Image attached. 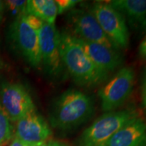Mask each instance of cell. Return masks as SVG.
<instances>
[{"mask_svg": "<svg viewBox=\"0 0 146 146\" xmlns=\"http://www.w3.org/2000/svg\"><path fill=\"white\" fill-rule=\"evenodd\" d=\"M59 49L63 66L75 82L84 86H96L107 79L109 74L94 64L73 33H60Z\"/></svg>", "mask_w": 146, "mask_h": 146, "instance_id": "6da1fadb", "label": "cell"}, {"mask_svg": "<svg viewBox=\"0 0 146 146\" xmlns=\"http://www.w3.org/2000/svg\"><path fill=\"white\" fill-rule=\"evenodd\" d=\"M94 110V102L89 95L76 89H68L54 101L50 123L55 128L72 129L89 119Z\"/></svg>", "mask_w": 146, "mask_h": 146, "instance_id": "7a4b0ae2", "label": "cell"}, {"mask_svg": "<svg viewBox=\"0 0 146 146\" xmlns=\"http://www.w3.org/2000/svg\"><path fill=\"white\" fill-rule=\"evenodd\" d=\"M135 109L106 112L84 131L78 146H107L110 138L127 123L139 116Z\"/></svg>", "mask_w": 146, "mask_h": 146, "instance_id": "3957f363", "label": "cell"}, {"mask_svg": "<svg viewBox=\"0 0 146 146\" xmlns=\"http://www.w3.org/2000/svg\"><path fill=\"white\" fill-rule=\"evenodd\" d=\"M90 11L117 50L129 45V32L125 17L109 2H95Z\"/></svg>", "mask_w": 146, "mask_h": 146, "instance_id": "277c9868", "label": "cell"}, {"mask_svg": "<svg viewBox=\"0 0 146 146\" xmlns=\"http://www.w3.org/2000/svg\"><path fill=\"white\" fill-rule=\"evenodd\" d=\"M135 83V72L130 67L119 70L98 92L102 109L105 112L114 111L130 98Z\"/></svg>", "mask_w": 146, "mask_h": 146, "instance_id": "5b68a950", "label": "cell"}, {"mask_svg": "<svg viewBox=\"0 0 146 146\" xmlns=\"http://www.w3.org/2000/svg\"><path fill=\"white\" fill-rule=\"evenodd\" d=\"M0 104L12 123L36 111L31 95L20 83H0Z\"/></svg>", "mask_w": 146, "mask_h": 146, "instance_id": "8992f818", "label": "cell"}, {"mask_svg": "<svg viewBox=\"0 0 146 146\" xmlns=\"http://www.w3.org/2000/svg\"><path fill=\"white\" fill-rule=\"evenodd\" d=\"M10 35L16 49L27 63L33 68H39L42 58L38 31L29 25L25 15L16 16L11 26Z\"/></svg>", "mask_w": 146, "mask_h": 146, "instance_id": "52a82bcc", "label": "cell"}, {"mask_svg": "<svg viewBox=\"0 0 146 146\" xmlns=\"http://www.w3.org/2000/svg\"><path fill=\"white\" fill-rule=\"evenodd\" d=\"M68 16L74 32L73 35L87 42L99 43L115 49L90 11L73 8L68 12Z\"/></svg>", "mask_w": 146, "mask_h": 146, "instance_id": "ba28073f", "label": "cell"}, {"mask_svg": "<svg viewBox=\"0 0 146 146\" xmlns=\"http://www.w3.org/2000/svg\"><path fill=\"white\" fill-rule=\"evenodd\" d=\"M59 35L60 32L55 25L48 23H44L38 31L42 64L51 76H58L63 68L60 57Z\"/></svg>", "mask_w": 146, "mask_h": 146, "instance_id": "9c48e42d", "label": "cell"}, {"mask_svg": "<svg viewBox=\"0 0 146 146\" xmlns=\"http://www.w3.org/2000/svg\"><path fill=\"white\" fill-rule=\"evenodd\" d=\"M14 127V137L33 145H42L52 136V131L42 115L33 112L17 121Z\"/></svg>", "mask_w": 146, "mask_h": 146, "instance_id": "30bf717a", "label": "cell"}, {"mask_svg": "<svg viewBox=\"0 0 146 146\" xmlns=\"http://www.w3.org/2000/svg\"><path fill=\"white\" fill-rule=\"evenodd\" d=\"M78 39L94 64L107 74L114 72L123 63L122 56L117 50L99 43Z\"/></svg>", "mask_w": 146, "mask_h": 146, "instance_id": "8fae6325", "label": "cell"}, {"mask_svg": "<svg viewBox=\"0 0 146 146\" xmlns=\"http://www.w3.org/2000/svg\"><path fill=\"white\" fill-rule=\"evenodd\" d=\"M107 146H146V119L139 115L127 123L110 138Z\"/></svg>", "mask_w": 146, "mask_h": 146, "instance_id": "7c38bea8", "label": "cell"}, {"mask_svg": "<svg viewBox=\"0 0 146 146\" xmlns=\"http://www.w3.org/2000/svg\"><path fill=\"white\" fill-rule=\"evenodd\" d=\"M109 3L126 16L133 28L146 31V0H114Z\"/></svg>", "mask_w": 146, "mask_h": 146, "instance_id": "4fadbf2b", "label": "cell"}, {"mask_svg": "<svg viewBox=\"0 0 146 146\" xmlns=\"http://www.w3.org/2000/svg\"><path fill=\"white\" fill-rule=\"evenodd\" d=\"M25 15L41 19L44 23L54 25L58 13L57 5L53 0H28Z\"/></svg>", "mask_w": 146, "mask_h": 146, "instance_id": "5bb4252c", "label": "cell"}, {"mask_svg": "<svg viewBox=\"0 0 146 146\" xmlns=\"http://www.w3.org/2000/svg\"><path fill=\"white\" fill-rule=\"evenodd\" d=\"M14 136V127L0 104V146H4Z\"/></svg>", "mask_w": 146, "mask_h": 146, "instance_id": "9a60e30c", "label": "cell"}, {"mask_svg": "<svg viewBox=\"0 0 146 146\" xmlns=\"http://www.w3.org/2000/svg\"><path fill=\"white\" fill-rule=\"evenodd\" d=\"M5 7L11 11L13 14H16V16L20 15H25L26 11L27 1L25 0H8L4 2Z\"/></svg>", "mask_w": 146, "mask_h": 146, "instance_id": "2e32d148", "label": "cell"}, {"mask_svg": "<svg viewBox=\"0 0 146 146\" xmlns=\"http://www.w3.org/2000/svg\"><path fill=\"white\" fill-rule=\"evenodd\" d=\"M78 3V0H57L55 1V3L57 5L58 13L61 14L67 11L72 10Z\"/></svg>", "mask_w": 146, "mask_h": 146, "instance_id": "e0dca14e", "label": "cell"}, {"mask_svg": "<svg viewBox=\"0 0 146 146\" xmlns=\"http://www.w3.org/2000/svg\"><path fill=\"white\" fill-rule=\"evenodd\" d=\"M25 18L26 20L27 23L29 24V25L36 31H39L42 29V25L44 24V22L41 19H39V18H37L34 16L25 15Z\"/></svg>", "mask_w": 146, "mask_h": 146, "instance_id": "ac0fdd59", "label": "cell"}, {"mask_svg": "<svg viewBox=\"0 0 146 146\" xmlns=\"http://www.w3.org/2000/svg\"><path fill=\"white\" fill-rule=\"evenodd\" d=\"M42 145H33V144H29L26 142H24V141H20L18 139H16V137L13 136V138L11 139V143L9 146H40Z\"/></svg>", "mask_w": 146, "mask_h": 146, "instance_id": "d6986e66", "label": "cell"}, {"mask_svg": "<svg viewBox=\"0 0 146 146\" xmlns=\"http://www.w3.org/2000/svg\"><path fill=\"white\" fill-rule=\"evenodd\" d=\"M139 55L142 58L146 59V36L139 46Z\"/></svg>", "mask_w": 146, "mask_h": 146, "instance_id": "ffe728a7", "label": "cell"}, {"mask_svg": "<svg viewBox=\"0 0 146 146\" xmlns=\"http://www.w3.org/2000/svg\"><path fill=\"white\" fill-rule=\"evenodd\" d=\"M40 146H69L67 144L63 143V142H60V141H48V142H46L44 144H42V145Z\"/></svg>", "mask_w": 146, "mask_h": 146, "instance_id": "44dd1931", "label": "cell"}, {"mask_svg": "<svg viewBox=\"0 0 146 146\" xmlns=\"http://www.w3.org/2000/svg\"><path fill=\"white\" fill-rule=\"evenodd\" d=\"M5 3L3 1H0V23L2 22L3 16H4V12H5Z\"/></svg>", "mask_w": 146, "mask_h": 146, "instance_id": "7402d4cb", "label": "cell"}, {"mask_svg": "<svg viewBox=\"0 0 146 146\" xmlns=\"http://www.w3.org/2000/svg\"><path fill=\"white\" fill-rule=\"evenodd\" d=\"M143 104L146 108V92H143Z\"/></svg>", "mask_w": 146, "mask_h": 146, "instance_id": "603a6c76", "label": "cell"}, {"mask_svg": "<svg viewBox=\"0 0 146 146\" xmlns=\"http://www.w3.org/2000/svg\"><path fill=\"white\" fill-rule=\"evenodd\" d=\"M143 92H146V76L144 80V84H143Z\"/></svg>", "mask_w": 146, "mask_h": 146, "instance_id": "cb8c5ba5", "label": "cell"}]
</instances>
